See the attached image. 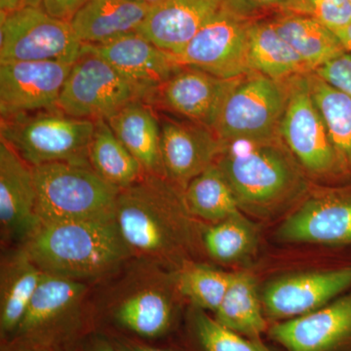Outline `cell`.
I'll list each match as a JSON object with an SVG mask.
<instances>
[{
  "label": "cell",
  "instance_id": "e0dca14e",
  "mask_svg": "<svg viewBox=\"0 0 351 351\" xmlns=\"http://www.w3.org/2000/svg\"><path fill=\"white\" fill-rule=\"evenodd\" d=\"M110 315L117 326L138 339H152L170 329L174 308L169 292L152 271L120 293L110 307Z\"/></svg>",
  "mask_w": 351,
  "mask_h": 351
},
{
  "label": "cell",
  "instance_id": "603a6c76",
  "mask_svg": "<svg viewBox=\"0 0 351 351\" xmlns=\"http://www.w3.org/2000/svg\"><path fill=\"white\" fill-rule=\"evenodd\" d=\"M113 133L142 165L145 174H164L159 115L144 101H135L107 120Z\"/></svg>",
  "mask_w": 351,
  "mask_h": 351
},
{
  "label": "cell",
  "instance_id": "ac0fdd59",
  "mask_svg": "<svg viewBox=\"0 0 351 351\" xmlns=\"http://www.w3.org/2000/svg\"><path fill=\"white\" fill-rule=\"evenodd\" d=\"M351 286V267L308 272L270 284L263 295L267 315L295 318L316 311Z\"/></svg>",
  "mask_w": 351,
  "mask_h": 351
},
{
  "label": "cell",
  "instance_id": "7bdbcfd3",
  "mask_svg": "<svg viewBox=\"0 0 351 351\" xmlns=\"http://www.w3.org/2000/svg\"><path fill=\"white\" fill-rule=\"evenodd\" d=\"M1 351H32L29 350H25V348H17V346L6 345V343H2Z\"/></svg>",
  "mask_w": 351,
  "mask_h": 351
},
{
  "label": "cell",
  "instance_id": "ba28073f",
  "mask_svg": "<svg viewBox=\"0 0 351 351\" xmlns=\"http://www.w3.org/2000/svg\"><path fill=\"white\" fill-rule=\"evenodd\" d=\"M288 97V80L258 73L242 76L226 97L213 131L221 142L278 137Z\"/></svg>",
  "mask_w": 351,
  "mask_h": 351
},
{
  "label": "cell",
  "instance_id": "d590c367",
  "mask_svg": "<svg viewBox=\"0 0 351 351\" xmlns=\"http://www.w3.org/2000/svg\"><path fill=\"white\" fill-rule=\"evenodd\" d=\"M89 0H43L41 8L51 17L71 23Z\"/></svg>",
  "mask_w": 351,
  "mask_h": 351
},
{
  "label": "cell",
  "instance_id": "d6a6232c",
  "mask_svg": "<svg viewBox=\"0 0 351 351\" xmlns=\"http://www.w3.org/2000/svg\"><path fill=\"white\" fill-rule=\"evenodd\" d=\"M193 322L196 337L204 351H270L257 339H246L223 326L202 309H196Z\"/></svg>",
  "mask_w": 351,
  "mask_h": 351
},
{
  "label": "cell",
  "instance_id": "2e32d148",
  "mask_svg": "<svg viewBox=\"0 0 351 351\" xmlns=\"http://www.w3.org/2000/svg\"><path fill=\"white\" fill-rule=\"evenodd\" d=\"M32 166L0 141V228L5 239L24 241L39 225Z\"/></svg>",
  "mask_w": 351,
  "mask_h": 351
},
{
  "label": "cell",
  "instance_id": "f546056e",
  "mask_svg": "<svg viewBox=\"0 0 351 351\" xmlns=\"http://www.w3.org/2000/svg\"><path fill=\"white\" fill-rule=\"evenodd\" d=\"M306 80L326 122L339 160L351 167V95L329 84L315 73H307Z\"/></svg>",
  "mask_w": 351,
  "mask_h": 351
},
{
  "label": "cell",
  "instance_id": "e575fe53",
  "mask_svg": "<svg viewBox=\"0 0 351 351\" xmlns=\"http://www.w3.org/2000/svg\"><path fill=\"white\" fill-rule=\"evenodd\" d=\"M314 73L332 86L351 95V53H345Z\"/></svg>",
  "mask_w": 351,
  "mask_h": 351
},
{
  "label": "cell",
  "instance_id": "4fadbf2b",
  "mask_svg": "<svg viewBox=\"0 0 351 351\" xmlns=\"http://www.w3.org/2000/svg\"><path fill=\"white\" fill-rule=\"evenodd\" d=\"M240 77H218L182 66L156 90L149 104L213 130L226 97Z\"/></svg>",
  "mask_w": 351,
  "mask_h": 351
},
{
  "label": "cell",
  "instance_id": "5b68a950",
  "mask_svg": "<svg viewBox=\"0 0 351 351\" xmlns=\"http://www.w3.org/2000/svg\"><path fill=\"white\" fill-rule=\"evenodd\" d=\"M39 223L114 218L119 189L90 165L48 163L34 166Z\"/></svg>",
  "mask_w": 351,
  "mask_h": 351
},
{
  "label": "cell",
  "instance_id": "8fae6325",
  "mask_svg": "<svg viewBox=\"0 0 351 351\" xmlns=\"http://www.w3.org/2000/svg\"><path fill=\"white\" fill-rule=\"evenodd\" d=\"M288 82V101L279 126V137L309 172H331L341 160L326 122L307 87L306 75L295 76Z\"/></svg>",
  "mask_w": 351,
  "mask_h": 351
},
{
  "label": "cell",
  "instance_id": "f1b7e54d",
  "mask_svg": "<svg viewBox=\"0 0 351 351\" xmlns=\"http://www.w3.org/2000/svg\"><path fill=\"white\" fill-rule=\"evenodd\" d=\"M189 213L205 221H223L239 216V202L216 163L195 177L184 191Z\"/></svg>",
  "mask_w": 351,
  "mask_h": 351
},
{
  "label": "cell",
  "instance_id": "74e56055",
  "mask_svg": "<svg viewBox=\"0 0 351 351\" xmlns=\"http://www.w3.org/2000/svg\"><path fill=\"white\" fill-rule=\"evenodd\" d=\"M82 351H126L120 346L115 339L106 337H94L84 346Z\"/></svg>",
  "mask_w": 351,
  "mask_h": 351
},
{
  "label": "cell",
  "instance_id": "d4e9b609",
  "mask_svg": "<svg viewBox=\"0 0 351 351\" xmlns=\"http://www.w3.org/2000/svg\"><path fill=\"white\" fill-rule=\"evenodd\" d=\"M270 21L311 73L346 53L337 34L311 16L282 13Z\"/></svg>",
  "mask_w": 351,
  "mask_h": 351
},
{
  "label": "cell",
  "instance_id": "4dcf8cb0",
  "mask_svg": "<svg viewBox=\"0 0 351 351\" xmlns=\"http://www.w3.org/2000/svg\"><path fill=\"white\" fill-rule=\"evenodd\" d=\"M232 274L186 262L174 278L178 292L198 309L216 311L223 302Z\"/></svg>",
  "mask_w": 351,
  "mask_h": 351
},
{
  "label": "cell",
  "instance_id": "1f68e13d",
  "mask_svg": "<svg viewBox=\"0 0 351 351\" xmlns=\"http://www.w3.org/2000/svg\"><path fill=\"white\" fill-rule=\"evenodd\" d=\"M239 216L216 223L204 234V244L209 255L219 262H232L243 256L253 240L248 226Z\"/></svg>",
  "mask_w": 351,
  "mask_h": 351
},
{
  "label": "cell",
  "instance_id": "6da1fadb",
  "mask_svg": "<svg viewBox=\"0 0 351 351\" xmlns=\"http://www.w3.org/2000/svg\"><path fill=\"white\" fill-rule=\"evenodd\" d=\"M23 248L44 274L98 278L133 257L114 218L39 223Z\"/></svg>",
  "mask_w": 351,
  "mask_h": 351
},
{
  "label": "cell",
  "instance_id": "7c38bea8",
  "mask_svg": "<svg viewBox=\"0 0 351 351\" xmlns=\"http://www.w3.org/2000/svg\"><path fill=\"white\" fill-rule=\"evenodd\" d=\"M73 64L53 60L0 63L1 117L57 108Z\"/></svg>",
  "mask_w": 351,
  "mask_h": 351
},
{
  "label": "cell",
  "instance_id": "ffe728a7",
  "mask_svg": "<svg viewBox=\"0 0 351 351\" xmlns=\"http://www.w3.org/2000/svg\"><path fill=\"white\" fill-rule=\"evenodd\" d=\"M272 339L288 351H330L351 339V295L274 325Z\"/></svg>",
  "mask_w": 351,
  "mask_h": 351
},
{
  "label": "cell",
  "instance_id": "b9f144b4",
  "mask_svg": "<svg viewBox=\"0 0 351 351\" xmlns=\"http://www.w3.org/2000/svg\"><path fill=\"white\" fill-rule=\"evenodd\" d=\"M43 0H24V6L23 7H36L41 8Z\"/></svg>",
  "mask_w": 351,
  "mask_h": 351
},
{
  "label": "cell",
  "instance_id": "60d3db41",
  "mask_svg": "<svg viewBox=\"0 0 351 351\" xmlns=\"http://www.w3.org/2000/svg\"><path fill=\"white\" fill-rule=\"evenodd\" d=\"M336 34L341 43H343L346 52L351 53V23L341 31L336 32Z\"/></svg>",
  "mask_w": 351,
  "mask_h": 351
},
{
  "label": "cell",
  "instance_id": "ee69618b",
  "mask_svg": "<svg viewBox=\"0 0 351 351\" xmlns=\"http://www.w3.org/2000/svg\"><path fill=\"white\" fill-rule=\"evenodd\" d=\"M138 1L144 2V3L149 4V5L151 6H154L164 1V0H138Z\"/></svg>",
  "mask_w": 351,
  "mask_h": 351
},
{
  "label": "cell",
  "instance_id": "83f0119b",
  "mask_svg": "<svg viewBox=\"0 0 351 351\" xmlns=\"http://www.w3.org/2000/svg\"><path fill=\"white\" fill-rule=\"evenodd\" d=\"M215 318L233 331L258 339L267 325L253 277L244 272L232 274L223 302L215 311Z\"/></svg>",
  "mask_w": 351,
  "mask_h": 351
},
{
  "label": "cell",
  "instance_id": "44dd1931",
  "mask_svg": "<svg viewBox=\"0 0 351 351\" xmlns=\"http://www.w3.org/2000/svg\"><path fill=\"white\" fill-rule=\"evenodd\" d=\"M151 8L138 0H89L71 25L82 44L99 45L138 32Z\"/></svg>",
  "mask_w": 351,
  "mask_h": 351
},
{
  "label": "cell",
  "instance_id": "ab89813d",
  "mask_svg": "<svg viewBox=\"0 0 351 351\" xmlns=\"http://www.w3.org/2000/svg\"><path fill=\"white\" fill-rule=\"evenodd\" d=\"M24 6V0H0L1 12L12 13Z\"/></svg>",
  "mask_w": 351,
  "mask_h": 351
},
{
  "label": "cell",
  "instance_id": "9c48e42d",
  "mask_svg": "<svg viewBox=\"0 0 351 351\" xmlns=\"http://www.w3.org/2000/svg\"><path fill=\"white\" fill-rule=\"evenodd\" d=\"M261 18L242 7L221 9L175 58L182 66L202 69L221 78L251 73L249 34Z\"/></svg>",
  "mask_w": 351,
  "mask_h": 351
},
{
  "label": "cell",
  "instance_id": "d6986e66",
  "mask_svg": "<svg viewBox=\"0 0 351 351\" xmlns=\"http://www.w3.org/2000/svg\"><path fill=\"white\" fill-rule=\"evenodd\" d=\"M90 46L124 77L147 91L149 103L156 90L182 66L174 55L157 47L138 32Z\"/></svg>",
  "mask_w": 351,
  "mask_h": 351
},
{
  "label": "cell",
  "instance_id": "52a82bcc",
  "mask_svg": "<svg viewBox=\"0 0 351 351\" xmlns=\"http://www.w3.org/2000/svg\"><path fill=\"white\" fill-rule=\"evenodd\" d=\"M149 95L124 77L88 44H83L64 83L57 108L71 117L108 120L135 101L149 103Z\"/></svg>",
  "mask_w": 351,
  "mask_h": 351
},
{
  "label": "cell",
  "instance_id": "30bf717a",
  "mask_svg": "<svg viewBox=\"0 0 351 351\" xmlns=\"http://www.w3.org/2000/svg\"><path fill=\"white\" fill-rule=\"evenodd\" d=\"M82 45L71 23L51 17L43 8L1 12L0 63L53 60L73 64Z\"/></svg>",
  "mask_w": 351,
  "mask_h": 351
},
{
  "label": "cell",
  "instance_id": "7402d4cb",
  "mask_svg": "<svg viewBox=\"0 0 351 351\" xmlns=\"http://www.w3.org/2000/svg\"><path fill=\"white\" fill-rule=\"evenodd\" d=\"M280 235L289 241L350 244L351 200L309 201L285 221Z\"/></svg>",
  "mask_w": 351,
  "mask_h": 351
},
{
  "label": "cell",
  "instance_id": "3957f363",
  "mask_svg": "<svg viewBox=\"0 0 351 351\" xmlns=\"http://www.w3.org/2000/svg\"><path fill=\"white\" fill-rule=\"evenodd\" d=\"M83 281L44 274L19 326L4 343L32 351H71L88 328Z\"/></svg>",
  "mask_w": 351,
  "mask_h": 351
},
{
  "label": "cell",
  "instance_id": "484cf974",
  "mask_svg": "<svg viewBox=\"0 0 351 351\" xmlns=\"http://www.w3.org/2000/svg\"><path fill=\"white\" fill-rule=\"evenodd\" d=\"M249 64L252 73L276 80H287L311 73L304 60L281 38L270 20H257L251 27Z\"/></svg>",
  "mask_w": 351,
  "mask_h": 351
},
{
  "label": "cell",
  "instance_id": "f6af8a7d",
  "mask_svg": "<svg viewBox=\"0 0 351 351\" xmlns=\"http://www.w3.org/2000/svg\"><path fill=\"white\" fill-rule=\"evenodd\" d=\"M350 3H351V0H350Z\"/></svg>",
  "mask_w": 351,
  "mask_h": 351
},
{
  "label": "cell",
  "instance_id": "277c9868",
  "mask_svg": "<svg viewBox=\"0 0 351 351\" xmlns=\"http://www.w3.org/2000/svg\"><path fill=\"white\" fill-rule=\"evenodd\" d=\"M279 138L278 136L221 142L216 165L239 204L263 209L285 199L297 189L299 173Z\"/></svg>",
  "mask_w": 351,
  "mask_h": 351
},
{
  "label": "cell",
  "instance_id": "8992f818",
  "mask_svg": "<svg viewBox=\"0 0 351 351\" xmlns=\"http://www.w3.org/2000/svg\"><path fill=\"white\" fill-rule=\"evenodd\" d=\"M95 120L77 119L60 108L1 117V140L29 165L75 163L90 165Z\"/></svg>",
  "mask_w": 351,
  "mask_h": 351
},
{
  "label": "cell",
  "instance_id": "7a4b0ae2",
  "mask_svg": "<svg viewBox=\"0 0 351 351\" xmlns=\"http://www.w3.org/2000/svg\"><path fill=\"white\" fill-rule=\"evenodd\" d=\"M178 189L165 178L151 174L120 189L114 219L132 256L151 263L169 258L179 243L178 218L188 208Z\"/></svg>",
  "mask_w": 351,
  "mask_h": 351
},
{
  "label": "cell",
  "instance_id": "f35d334b",
  "mask_svg": "<svg viewBox=\"0 0 351 351\" xmlns=\"http://www.w3.org/2000/svg\"><path fill=\"white\" fill-rule=\"evenodd\" d=\"M121 348L126 351H172L165 348H156V346L147 345L143 339L138 338H129V337H119L115 339Z\"/></svg>",
  "mask_w": 351,
  "mask_h": 351
},
{
  "label": "cell",
  "instance_id": "4316f807",
  "mask_svg": "<svg viewBox=\"0 0 351 351\" xmlns=\"http://www.w3.org/2000/svg\"><path fill=\"white\" fill-rule=\"evenodd\" d=\"M88 160L101 179L119 189L128 188L145 174L142 165L120 142L105 119L95 120Z\"/></svg>",
  "mask_w": 351,
  "mask_h": 351
},
{
  "label": "cell",
  "instance_id": "5bb4252c",
  "mask_svg": "<svg viewBox=\"0 0 351 351\" xmlns=\"http://www.w3.org/2000/svg\"><path fill=\"white\" fill-rule=\"evenodd\" d=\"M159 121L165 179L184 193L189 182L213 165L221 142L211 128L188 119L163 117Z\"/></svg>",
  "mask_w": 351,
  "mask_h": 351
},
{
  "label": "cell",
  "instance_id": "cb8c5ba5",
  "mask_svg": "<svg viewBox=\"0 0 351 351\" xmlns=\"http://www.w3.org/2000/svg\"><path fill=\"white\" fill-rule=\"evenodd\" d=\"M44 272L22 246L7 253L0 267V334L6 341L19 326Z\"/></svg>",
  "mask_w": 351,
  "mask_h": 351
},
{
  "label": "cell",
  "instance_id": "836d02e7",
  "mask_svg": "<svg viewBox=\"0 0 351 351\" xmlns=\"http://www.w3.org/2000/svg\"><path fill=\"white\" fill-rule=\"evenodd\" d=\"M290 13L311 16L335 34L351 23L350 0H294Z\"/></svg>",
  "mask_w": 351,
  "mask_h": 351
},
{
  "label": "cell",
  "instance_id": "9a60e30c",
  "mask_svg": "<svg viewBox=\"0 0 351 351\" xmlns=\"http://www.w3.org/2000/svg\"><path fill=\"white\" fill-rule=\"evenodd\" d=\"M242 7V0H164L152 6L138 32L170 54L181 53L201 27L226 7Z\"/></svg>",
  "mask_w": 351,
  "mask_h": 351
},
{
  "label": "cell",
  "instance_id": "8d00e7d4",
  "mask_svg": "<svg viewBox=\"0 0 351 351\" xmlns=\"http://www.w3.org/2000/svg\"><path fill=\"white\" fill-rule=\"evenodd\" d=\"M261 18L265 12L290 13L294 0H242Z\"/></svg>",
  "mask_w": 351,
  "mask_h": 351
}]
</instances>
